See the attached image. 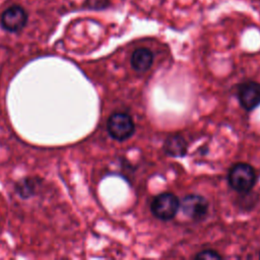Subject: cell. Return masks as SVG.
I'll list each match as a JSON object with an SVG mask.
<instances>
[{
	"instance_id": "cell-1",
	"label": "cell",
	"mask_w": 260,
	"mask_h": 260,
	"mask_svg": "<svg viewBox=\"0 0 260 260\" xmlns=\"http://www.w3.org/2000/svg\"><path fill=\"white\" fill-rule=\"evenodd\" d=\"M230 186L241 193L249 192L256 182V173L252 166L244 162L235 165L229 172Z\"/></svg>"
},
{
	"instance_id": "cell-2",
	"label": "cell",
	"mask_w": 260,
	"mask_h": 260,
	"mask_svg": "<svg viewBox=\"0 0 260 260\" xmlns=\"http://www.w3.org/2000/svg\"><path fill=\"white\" fill-rule=\"evenodd\" d=\"M107 129L112 138L118 141H124L133 135L135 125L129 114L116 112L109 117Z\"/></svg>"
},
{
	"instance_id": "cell-3",
	"label": "cell",
	"mask_w": 260,
	"mask_h": 260,
	"mask_svg": "<svg viewBox=\"0 0 260 260\" xmlns=\"http://www.w3.org/2000/svg\"><path fill=\"white\" fill-rule=\"evenodd\" d=\"M180 208L179 198L171 193L164 192L155 196L150 204L152 214L160 220H170L177 214Z\"/></svg>"
},
{
	"instance_id": "cell-4",
	"label": "cell",
	"mask_w": 260,
	"mask_h": 260,
	"mask_svg": "<svg viewBox=\"0 0 260 260\" xmlns=\"http://www.w3.org/2000/svg\"><path fill=\"white\" fill-rule=\"evenodd\" d=\"M180 209L188 218L200 220L207 213L208 202L201 195L189 194L186 195L180 202Z\"/></svg>"
},
{
	"instance_id": "cell-5",
	"label": "cell",
	"mask_w": 260,
	"mask_h": 260,
	"mask_svg": "<svg viewBox=\"0 0 260 260\" xmlns=\"http://www.w3.org/2000/svg\"><path fill=\"white\" fill-rule=\"evenodd\" d=\"M27 13L19 5H12L5 9L1 15V26L9 32L21 30L27 22Z\"/></svg>"
},
{
	"instance_id": "cell-6",
	"label": "cell",
	"mask_w": 260,
	"mask_h": 260,
	"mask_svg": "<svg viewBox=\"0 0 260 260\" xmlns=\"http://www.w3.org/2000/svg\"><path fill=\"white\" fill-rule=\"evenodd\" d=\"M238 98L241 106L251 111L260 105V83L248 81L240 85Z\"/></svg>"
},
{
	"instance_id": "cell-7",
	"label": "cell",
	"mask_w": 260,
	"mask_h": 260,
	"mask_svg": "<svg viewBox=\"0 0 260 260\" xmlns=\"http://www.w3.org/2000/svg\"><path fill=\"white\" fill-rule=\"evenodd\" d=\"M153 62V54L146 48L136 49L131 56V65L137 72L148 70Z\"/></svg>"
},
{
	"instance_id": "cell-8",
	"label": "cell",
	"mask_w": 260,
	"mask_h": 260,
	"mask_svg": "<svg viewBox=\"0 0 260 260\" xmlns=\"http://www.w3.org/2000/svg\"><path fill=\"white\" fill-rule=\"evenodd\" d=\"M164 150L171 156H183L187 151V143L185 139L179 135H174L165 141Z\"/></svg>"
},
{
	"instance_id": "cell-9",
	"label": "cell",
	"mask_w": 260,
	"mask_h": 260,
	"mask_svg": "<svg viewBox=\"0 0 260 260\" xmlns=\"http://www.w3.org/2000/svg\"><path fill=\"white\" fill-rule=\"evenodd\" d=\"M37 186L38 185L36 184V180H31V179L26 178L25 180H23L22 182L17 184L16 190H17L18 194L21 197L27 198V197L31 196L35 193V191L37 189Z\"/></svg>"
},
{
	"instance_id": "cell-10",
	"label": "cell",
	"mask_w": 260,
	"mask_h": 260,
	"mask_svg": "<svg viewBox=\"0 0 260 260\" xmlns=\"http://www.w3.org/2000/svg\"><path fill=\"white\" fill-rule=\"evenodd\" d=\"M109 0H85V5L88 9L101 10L109 6Z\"/></svg>"
},
{
	"instance_id": "cell-11",
	"label": "cell",
	"mask_w": 260,
	"mask_h": 260,
	"mask_svg": "<svg viewBox=\"0 0 260 260\" xmlns=\"http://www.w3.org/2000/svg\"><path fill=\"white\" fill-rule=\"evenodd\" d=\"M220 258L221 256L216 251H213V250H203L195 256V259H202V260L220 259Z\"/></svg>"
}]
</instances>
